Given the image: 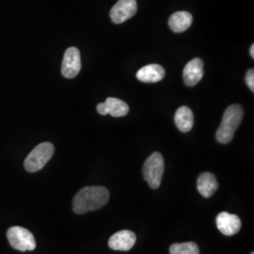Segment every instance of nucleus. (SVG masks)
Returning <instances> with one entry per match:
<instances>
[{
    "instance_id": "obj_1",
    "label": "nucleus",
    "mask_w": 254,
    "mask_h": 254,
    "mask_svg": "<svg viewBox=\"0 0 254 254\" xmlns=\"http://www.w3.org/2000/svg\"><path fill=\"white\" fill-rule=\"evenodd\" d=\"M109 200V191L104 187H87L74 196L73 209L76 214H85L105 206Z\"/></svg>"
},
{
    "instance_id": "obj_2",
    "label": "nucleus",
    "mask_w": 254,
    "mask_h": 254,
    "mask_svg": "<svg viewBox=\"0 0 254 254\" xmlns=\"http://www.w3.org/2000/svg\"><path fill=\"white\" fill-rule=\"evenodd\" d=\"M244 116V109L240 105H232L228 108L217 131V140L219 143L227 144L234 138L236 129L240 126Z\"/></svg>"
},
{
    "instance_id": "obj_3",
    "label": "nucleus",
    "mask_w": 254,
    "mask_h": 254,
    "mask_svg": "<svg viewBox=\"0 0 254 254\" xmlns=\"http://www.w3.org/2000/svg\"><path fill=\"white\" fill-rule=\"evenodd\" d=\"M164 170L165 162L163 156L160 153L155 152L146 159L142 172L143 177L145 181L149 184L151 189L156 190L160 187L163 177Z\"/></svg>"
},
{
    "instance_id": "obj_4",
    "label": "nucleus",
    "mask_w": 254,
    "mask_h": 254,
    "mask_svg": "<svg viewBox=\"0 0 254 254\" xmlns=\"http://www.w3.org/2000/svg\"><path fill=\"white\" fill-rule=\"evenodd\" d=\"M54 145L50 142H43L36 146L25 160V169L28 173L41 171L54 154Z\"/></svg>"
},
{
    "instance_id": "obj_5",
    "label": "nucleus",
    "mask_w": 254,
    "mask_h": 254,
    "mask_svg": "<svg viewBox=\"0 0 254 254\" xmlns=\"http://www.w3.org/2000/svg\"><path fill=\"white\" fill-rule=\"evenodd\" d=\"M7 237L10 246L20 252H31L36 249L34 236L27 229L20 226L9 228Z\"/></svg>"
},
{
    "instance_id": "obj_6",
    "label": "nucleus",
    "mask_w": 254,
    "mask_h": 254,
    "mask_svg": "<svg viewBox=\"0 0 254 254\" xmlns=\"http://www.w3.org/2000/svg\"><path fill=\"white\" fill-rule=\"evenodd\" d=\"M81 70L80 52L76 47H69L64 54L62 73L65 78L75 77Z\"/></svg>"
},
{
    "instance_id": "obj_7",
    "label": "nucleus",
    "mask_w": 254,
    "mask_h": 254,
    "mask_svg": "<svg viewBox=\"0 0 254 254\" xmlns=\"http://www.w3.org/2000/svg\"><path fill=\"white\" fill-rule=\"evenodd\" d=\"M136 10V0H119L110 10V18L115 24H122L133 17Z\"/></svg>"
},
{
    "instance_id": "obj_8",
    "label": "nucleus",
    "mask_w": 254,
    "mask_h": 254,
    "mask_svg": "<svg viewBox=\"0 0 254 254\" xmlns=\"http://www.w3.org/2000/svg\"><path fill=\"white\" fill-rule=\"evenodd\" d=\"M218 231L224 236H232L236 235L241 229V219L236 215L228 212L219 213L216 219Z\"/></svg>"
},
{
    "instance_id": "obj_9",
    "label": "nucleus",
    "mask_w": 254,
    "mask_h": 254,
    "mask_svg": "<svg viewBox=\"0 0 254 254\" xmlns=\"http://www.w3.org/2000/svg\"><path fill=\"white\" fill-rule=\"evenodd\" d=\"M203 62L196 58L186 65L183 71L184 82L189 87H194L201 80L203 76Z\"/></svg>"
},
{
    "instance_id": "obj_10",
    "label": "nucleus",
    "mask_w": 254,
    "mask_h": 254,
    "mask_svg": "<svg viewBox=\"0 0 254 254\" xmlns=\"http://www.w3.org/2000/svg\"><path fill=\"white\" fill-rule=\"evenodd\" d=\"M136 236L133 232L123 230L117 232L109 238V246L114 251H130L136 243Z\"/></svg>"
},
{
    "instance_id": "obj_11",
    "label": "nucleus",
    "mask_w": 254,
    "mask_h": 254,
    "mask_svg": "<svg viewBox=\"0 0 254 254\" xmlns=\"http://www.w3.org/2000/svg\"><path fill=\"white\" fill-rule=\"evenodd\" d=\"M165 69L159 64H149L136 72V78L144 83L161 81L165 76Z\"/></svg>"
},
{
    "instance_id": "obj_12",
    "label": "nucleus",
    "mask_w": 254,
    "mask_h": 254,
    "mask_svg": "<svg viewBox=\"0 0 254 254\" xmlns=\"http://www.w3.org/2000/svg\"><path fill=\"white\" fill-rule=\"evenodd\" d=\"M197 189L204 198L212 197L218 189L216 176L211 173H201L197 180Z\"/></svg>"
},
{
    "instance_id": "obj_13",
    "label": "nucleus",
    "mask_w": 254,
    "mask_h": 254,
    "mask_svg": "<svg viewBox=\"0 0 254 254\" xmlns=\"http://www.w3.org/2000/svg\"><path fill=\"white\" fill-rule=\"evenodd\" d=\"M193 17L188 11L174 12L169 19V26L175 33H182L190 27Z\"/></svg>"
},
{
    "instance_id": "obj_14",
    "label": "nucleus",
    "mask_w": 254,
    "mask_h": 254,
    "mask_svg": "<svg viewBox=\"0 0 254 254\" xmlns=\"http://www.w3.org/2000/svg\"><path fill=\"white\" fill-rule=\"evenodd\" d=\"M174 122L181 132H190L194 125V116L192 110L188 107L179 108L174 115Z\"/></svg>"
},
{
    "instance_id": "obj_15",
    "label": "nucleus",
    "mask_w": 254,
    "mask_h": 254,
    "mask_svg": "<svg viewBox=\"0 0 254 254\" xmlns=\"http://www.w3.org/2000/svg\"><path fill=\"white\" fill-rule=\"evenodd\" d=\"M105 103L107 105L109 115H111L112 117H124L129 112V107L127 103L123 100H120L118 98L109 97L107 98Z\"/></svg>"
},
{
    "instance_id": "obj_16",
    "label": "nucleus",
    "mask_w": 254,
    "mask_h": 254,
    "mask_svg": "<svg viewBox=\"0 0 254 254\" xmlns=\"http://www.w3.org/2000/svg\"><path fill=\"white\" fill-rule=\"evenodd\" d=\"M171 254H200L199 247L194 242L175 243L170 248Z\"/></svg>"
},
{
    "instance_id": "obj_17",
    "label": "nucleus",
    "mask_w": 254,
    "mask_h": 254,
    "mask_svg": "<svg viewBox=\"0 0 254 254\" xmlns=\"http://www.w3.org/2000/svg\"><path fill=\"white\" fill-rule=\"evenodd\" d=\"M246 83L248 85V87L251 89V91H254V70L251 69L247 72L246 74Z\"/></svg>"
},
{
    "instance_id": "obj_18",
    "label": "nucleus",
    "mask_w": 254,
    "mask_h": 254,
    "mask_svg": "<svg viewBox=\"0 0 254 254\" xmlns=\"http://www.w3.org/2000/svg\"><path fill=\"white\" fill-rule=\"evenodd\" d=\"M97 111H98V113H99V114L103 115V116H105V115H108V114H109L108 108H107V105H106V103H105V102H104V103H100V104H98V105H97Z\"/></svg>"
},
{
    "instance_id": "obj_19",
    "label": "nucleus",
    "mask_w": 254,
    "mask_h": 254,
    "mask_svg": "<svg viewBox=\"0 0 254 254\" xmlns=\"http://www.w3.org/2000/svg\"><path fill=\"white\" fill-rule=\"evenodd\" d=\"M250 54L252 56V58L254 59V45L253 44L251 46V49H250Z\"/></svg>"
},
{
    "instance_id": "obj_20",
    "label": "nucleus",
    "mask_w": 254,
    "mask_h": 254,
    "mask_svg": "<svg viewBox=\"0 0 254 254\" xmlns=\"http://www.w3.org/2000/svg\"><path fill=\"white\" fill-rule=\"evenodd\" d=\"M254 254V253H252V254Z\"/></svg>"
}]
</instances>
